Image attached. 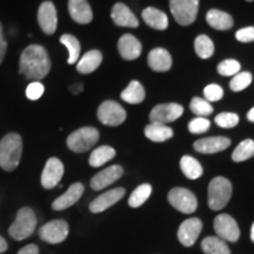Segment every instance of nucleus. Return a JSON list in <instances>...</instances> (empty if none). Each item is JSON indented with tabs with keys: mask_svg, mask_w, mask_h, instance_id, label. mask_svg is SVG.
<instances>
[{
	"mask_svg": "<svg viewBox=\"0 0 254 254\" xmlns=\"http://www.w3.org/2000/svg\"><path fill=\"white\" fill-rule=\"evenodd\" d=\"M147 62L150 67L157 72H167L172 67V57L168 51L161 47L153 49L148 53Z\"/></svg>",
	"mask_w": 254,
	"mask_h": 254,
	"instance_id": "nucleus-22",
	"label": "nucleus"
},
{
	"mask_svg": "<svg viewBox=\"0 0 254 254\" xmlns=\"http://www.w3.org/2000/svg\"><path fill=\"white\" fill-rule=\"evenodd\" d=\"M240 67L239 62L234 59H227L219 64L217 69L219 74L224 75V77H231V75L238 74L240 72Z\"/></svg>",
	"mask_w": 254,
	"mask_h": 254,
	"instance_id": "nucleus-37",
	"label": "nucleus"
},
{
	"mask_svg": "<svg viewBox=\"0 0 254 254\" xmlns=\"http://www.w3.org/2000/svg\"><path fill=\"white\" fill-rule=\"evenodd\" d=\"M116 150L111 146H100V147H97L92 152L90 159H88V163L92 167H100L106 164L107 161L112 160L116 157Z\"/></svg>",
	"mask_w": 254,
	"mask_h": 254,
	"instance_id": "nucleus-28",
	"label": "nucleus"
},
{
	"mask_svg": "<svg viewBox=\"0 0 254 254\" xmlns=\"http://www.w3.org/2000/svg\"><path fill=\"white\" fill-rule=\"evenodd\" d=\"M254 155V141L252 139H246L241 141L237 146L236 150L232 153V159L236 163H241V161L249 160Z\"/></svg>",
	"mask_w": 254,
	"mask_h": 254,
	"instance_id": "nucleus-34",
	"label": "nucleus"
},
{
	"mask_svg": "<svg viewBox=\"0 0 254 254\" xmlns=\"http://www.w3.org/2000/svg\"><path fill=\"white\" fill-rule=\"evenodd\" d=\"M120 97L128 104H140L145 99V88L139 81L132 80L122 92Z\"/></svg>",
	"mask_w": 254,
	"mask_h": 254,
	"instance_id": "nucleus-27",
	"label": "nucleus"
},
{
	"mask_svg": "<svg viewBox=\"0 0 254 254\" xmlns=\"http://www.w3.org/2000/svg\"><path fill=\"white\" fill-rule=\"evenodd\" d=\"M38 23L45 34H53L58 26L56 6L52 1H44L38 9Z\"/></svg>",
	"mask_w": 254,
	"mask_h": 254,
	"instance_id": "nucleus-12",
	"label": "nucleus"
},
{
	"mask_svg": "<svg viewBox=\"0 0 254 254\" xmlns=\"http://www.w3.org/2000/svg\"><path fill=\"white\" fill-rule=\"evenodd\" d=\"M45 87L39 81H33L26 88V97L30 100H38L44 94Z\"/></svg>",
	"mask_w": 254,
	"mask_h": 254,
	"instance_id": "nucleus-41",
	"label": "nucleus"
},
{
	"mask_svg": "<svg viewBox=\"0 0 254 254\" xmlns=\"http://www.w3.org/2000/svg\"><path fill=\"white\" fill-rule=\"evenodd\" d=\"M6 51H7V43H6L5 38H4V32H2V26L0 24V64L2 63L5 56H6Z\"/></svg>",
	"mask_w": 254,
	"mask_h": 254,
	"instance_id": "nucleus-43",
	"label": "nucleus"
},
{
	"mask_svg": "<svg viewBox=\"0 0 254 254\" xmlns=\"http://www.w3.org/2000/svg\"><path fill=\"white\" fill-rule=\"evenodd\" d=\"M124 195H125V190H124L123 187L107 190V192L103 193L101 195L97 196V198L91 202L90 211L92 213H100V212H104L105 209L110 208L111 206H113L116 202H118Z\"/></svg>",
	"mask_w": 254,
	"mask_h": 254,
	"instance_id": "nucleus-17",
	"label": "nucleus"
},
{
	"mask_svg": "<svg viewBox=\"0 0 254 254\" xmlns=\"http://www.w3.org/2000/svg\"><path fill=\"white\" fill-rule=\"evenodd\" d=\"M71 91H72V93H74V94L80 93V92L82 91V86H81V85H79V84L73 85V86L71 87Z\"/></svg>",
	"mask_w": 254,
	"mask_h": 254,
	"instance_id": "nucleus-46",
	"label": "nucleus"
},
{
	"mask_svg": "<svg viewBox=\"0 0 254 254\" xmlns=\"http://www.w3.org/2000/svg\"><path fill=\"white\" fill-rule=\"evenodd\" d=\"M194 50L196 55L201 59L211 58L214 53L213 41L205 34H200L199 37H196L194 41Z\"/></svg>",
	"mask_w": 254,
	"mask_h": 254,
	"instance_id": "nucleus-33",
	"label": "nucleus"
},
{
	"mask_svg": "<svg viewBox=\"0 0 254 254\" xmlns=\"http://www.w3.org/2000/svg\"><path fill=\"white\" fill-rule=\"evenodd\" d=\"M60 43L66 47L68 51V64L73 65V64L78 63L79 56H80V43L79 40L72 34H63L60 38Z\"/></svg>",
	"mask_w": 254,
	"mask_h": 254,
	"instance_id": "nucleus-31",
	"label": "nucleus"
},
{
	"mask_svg": "<svg viewBox=\"0 0 254 254\" xmlns=\"http://www.w3.org/2000/svg\"><path fill=\"white\" fill-rule=\"evenodd\" d=\"M37 227V217L30 207H23L18 211L17 218L8 228L9 236L14 240H24L33 234Z\"/></svg>",
	"mask_w": 254,
	"mask_h": 254,
	"instance_id": "nucleus-3",
	"label": "nucleus"
},
{
	"mask_svg": "<svg viewBox=\"0 0 254 254\" xmlns=\"http://www.w3.org/2000/svg\"><path fill=\"white\" fill-rule=\"evenodd\" d=\"M201 249L205 254H231L230 247L218 237H207L201 241Z\"/></svg>",
	"mask_w": 254,
	"mask_h": 254,
	"instance_id": "nucleus-29",
	"label": "nucleus"
},
{
	"mask_svg": "<svg viewBox=\"0 0 254 254\" xmlns=\"http://www.w3.org/2000/svg\"><path fill=\"white\" fill-rule=\"evenodd\" d=\"M118 50L120 56L126 60H134L141 55L140 41L132 34H124L118 41Z\"/></svg>",
	"mask_w": 254,
	"mask_h": 254,
	"instance_id": "nucleus-21",
	"label": "nucleus"
},
{
	"mask_svg": "<svg viewBox=\"0 0 254 254\" xmlns=\"http://www.w3.org/2000/svg\"><path fill=\"white\" fill-rule=\"evenodd\" d=\"M202 230V222L198 218H190L182 222L178 230V239L184 246L190 247L195 244Z\"/></svg>",
	"mask_w": 254,
	"mask_h": 254,
	"instance_id": "nucleus-14",
	"label": "nucleus"
},
{
	"mask_svg": "<svg viewBox=\"0 0 254 254\" xmlns=\"http://www.w3.org/2000/svg\"><path fill=\"white\" fill-rule=\"evenodd\" d=\"M204 95L207 101H218L224 97V90L217 84H211L205 87Z\"/></svg>",
	"mask_w": 254,
	"mask_h": 254,
	"instance_id": "nucleus-40",
	"label": "nucleus"
},
{
	"mask_svg": "<svg viewBox=\"0 0 254 254\" xmlns=\"http://www.w3.org/2000/svg\"><path fill=\"white\" fill-rule=\"evenodd\" d=\"M99 140V132L94 127H81L68 135L66 144L69 150L75 153L90 151Z\"/></svg>",
	"mask_w": 254,
	"mask_h": 254,
	"instance_id": "nucleus-5",
	"label": "nucleus"
},
{
	"mask_svg": "<svg viewBox=\"0 0 254 254\" xmlns=\"http://www.w3.org/2000/svg\"><path fill=\"white\" fill-rule=\"evenodd\" d=\"M51 60L46 49L41 45H30L23 51L19 62V72L30 80H41L49 74Z\"/></svg>",
	"mask_w": 254,
	"mask_h": 254,
	"instance_id": "nucleus-1",
	"label": "nucleus"
},
{
	"mask_svg": "<svg viewBox=\"0 0 254 254\" xmlns=\"http://www.w3.org/2000/svg\"><path fill=\"white\" fill-rule=\"evenodd\" d=\"M98 119L107 126H119L126 120V112L116 101L106 100L98 109Z\"/></svg>",
	"mask_w": 254,
	"mask_h": 254,
	"instance_id": "nucleus-8",
	"label": "nucleus"
},
{
	"mask_svg": "<svg viewBox=\"0 0 254 254\" xmlns=\"http://www.w3.org/2000/svg\"><path fill=\"white\" fill-rule=\"evenodd\" d=\"M206 20L211 27L218 31L230 30L233 26V18L226 12L219 11V9H209L206 14Z\"/></svg>",
	"mask_w": 254,
	"mask_h": 254,
	"instance_id": "nucleus-25",
	"label": "nucleus"
},
{
	"mask_svg": "<svg viewBox=\"0 0 254 254\" xmlns=\"http://www.w3.org/2000/svg\"><path fill=\"white\" fill-rule=\"evenodd\" d=\"M23 154V139L18 133H8L0 140V167L12 172L19 166Z\"/></svg>",
	"mask_w": 254,
	"mask_h": 254,
	"instance_id": "nucleus-2",
	"label": "nucleus"
},
{
	"mask_svg": "<svg viewBox=\"0 0 254 254\" xmlns=\"http://www.w3.org/2000/svg\"><path fill=\"white\" fill-rule=\"evenodd\" d=\"M211 127V123L208 119L202 118V117H196L193 120H190L189 124V131L193 134H201L208 131V128Z\"/></svg>",
	"mask_w": 254,
	"mask_h": 254,
	"instance_id": "nucleus-39",
	"label": "nucleus"
},
{
	"mask_svg": "<svg viewBox=\"0 0 254 254\" xmlns=\"http://www.w3.org/2000/svg\"><path fill=\"white\" fill-rule=\"evenodd\" d=\"M7 241H6L4 238L0 237V253H4L6 250H7Z\"/></svg>",
	"mask_w": 254,
	"mask_h": 254,
	"instance_id": "nucleus-45",
	"label": "nucleus"
},
{
	"mask_svg": "<svg viewBox=\"0 0 254 254\" xmlns=\"http://www.w3.org/2000/svg\"><path fill=\"white\" fill-rule=\"evenodd\" d=\"M69 227L65 220H52L44 225L39 230L41 240L49 244H60L68 236Z\"/></svg>",
	"mask_w": 254,
	"mask_h": 254,
	"instance_id": "nucleus-9",
	"label": "nucleus"
},
{
	"mask_svg": "<svg viewBox=\"0 0 254 254\" xmlns=\"http://www.w3.org/2000/svg\"><path fill=\"white\" fill-rule=\"evenodd\" d=\"M84 185L80 183H74L69 186V189L66 190L64 194L58 196L52 204V208L55 211H64V209L71 207L74 205L79 199L81 198L84 193Z\"/></svg>",
	"mask_w": 254,
	"mask_h": 254,
	"instance_id": "nucleus-18",
	"label": "nucleus"
},
{
	"mask_svg": "<svg viewBox=\"0 0 254 254\" xmlns=\"http://www.w3.org/2000/svg\"><path fill=\"white\" fill-rule=\"evenodd\" d=\"M237 40H239L240 43H251V41H254V27H245L241 28L236 33Z\"/></svg>",
	"mask_w": 254,
	"mask_h": 254,
	"instance_id": "nucleus-42",
	"label": "nucleus"
},
{
	"mask_svg": "<svg viewBox=\"0 0 254 254\" xmlns=\"http://www.w3.org/2000/svg\"><path fill=\"white\" fill-rule=\"evenodd\" d=\"M124 174V170L119 165H113L105 170L100 171L91 179V187L94 190H104L105 187L112 185L117 180H119Z\"/></svg>",
	"mask_w": 254,
	"mask_h": 254,
	"instance_id": "nucleus-15",
	"label": "nucleus"
},
{
	"mask_svg": "<svg viewBox=\"0 0 254 254\" xmlns=\"http://www.w3.org/2000/svg\"><path fill=\"white\" fill-rule=\"evenodd\" d=\"M180 168L185 177L190 180H195L202 176V166L196 159L190 155H184L180 159Z\"/></svg>",
	"mask_w": 254,
	"mask_h": 254,
	"instance_id": "nucleus-30",
	"label": "nucleus"
},
{
	"mask_svg": "<svg viewBox=\"0 0 254 254\" xmlns=\"http://www.w3.org/2000/svg\"><path fill=\"white\" fill-rule=\"evenodd\" d=\"M251 240H252L254 243V222L252 225V228H251Z\"/></svg>",
	"mask_w": 254,
	"mask_h": 254,
	"instance_id": "nucleus-48",
	"label": "nucleus"
},
{
	"mask_svg": "<svg viewBox=\"0 0 254 254\" xmlns=\"http://www.w3.org/2000/svg\"><path fill=\"white\" fill-rule=\"evenodd\" d=\"M111 17H112L113 23L118 26L133 28L139 26V20L136 19L134 13L123 2H118L113 6Z\"/></svg>",
	"mask_w": 254,
	"mask_h": 254,
	"instance_id": "nucleus-20",
	"label": "nucleus"
},
{
	"mask_svg": "<svg viewBox=\"0 0 254 254\" xmlns=\"http://www.w3.org/2000/svg\"><path fill=\"white\" fill-rule=\"evenodd\" d=\"M184 113V107L179 104H161L155 106L150 113L151 123H158L166 125L168 123L176 122Z\"/></svg>",
	"mask_w": 254,
	"mask_h": 254,
	"instance_id": "nucleus-11",
	"label": "nucleus"
},
{
	"mask_svg": "<svg viewBox=\"0 0 254 254\" xmlns=\"http://www.w3.org/2000/svg\"><path fill=\"white\" fill-rule=\"evenodd\" d=\"M101 62H103V55L100 51L92 50L88 51L81 57L80 60H78L77 64V71L82 74H90V73L94 72L95 69L100 66Z\"/></svg>",
	"mask_w": 254,
	"mask_h": 254,
	"instance_id": "nucleus-23",
	"label": "nucleus"
},
{
	"mask_svg": "<svg viewBox=\"0 0 254 254\" xmlns=\"http://www.w3.org/2000/svg\"><path fill=\"white\" fill-rule=\"evenodd\" d=\"M168 201L174 208L185 214L194 213L198 207V200L192 192L183 187H176L168 193Z\"/></svg>",
	"mask_w": 254,
	"mask_h": 254,
	"instance_id": "nucleus-7",
	"label": "nucleus"
},
{
	"mask_svg": "<svg viewBox=\"0 0 254 254\" xmlns=\"http://www.w3.org/2000/svg\"><path fill=\"white\" fill-rule=\"evenodd\" d=\"M231 140L226 136H209L196 140L193 145L194 150L199 153L204 154H213L218 152L225 151L227 147H230Z\"/></svg>",
	"mask_w": 254,
	"mask_h": 254,
	"instance_id": "nucleus-16",
	"label": "nucleus"
},
{
	"mask_svg": "<svg viewBox=\"0 0 254 254\" xmlns=\"http://www.w3.org/2000/svg\"><path fill=\"white\" fill-rule=\"evenodd\" d=\"M215 124L222 128H232L239 124V116L236 113L224 112L215 117Z\"/></svg>",
	"mask_w": 254,
	"mask_h": 254,
	"instance_id": "nucleus-38",
	"label": "nucleus"
},
{
	"mask_svg": "<svg viewBox=\"0 0 254 254\" xmlns=\"http://www.w3.org/2000/svg\"><path fill=\"white\" fill-rule=\"evenodd\" d=\"M252 74L250 72H239L236 74L230 82V87L232 91L234 92H240L245 90L251 85L252 82Z\"/></svg>",
	"mask_w": 254,
	"mask_h": 254,
	"instance_id": "nucleus-36",
	"label": "nucleus"
},
{
	"mask_svg": "<svg viewBox=\"0 0 254 254\" xmlns=\"http://www.w3.org/2000/svg\"><path fill=\"white\" fill-rule=\"evenodd\" d=\"M170 9L182 26L194 23L199 9V0H170Z\"/></svg>",
	"mask_w": 254,
	"mask_h": 254,
	"instance_id": "nucleus-6",
	"label": "nucleus"
},
{
	"mask_svg": "<svg viewBox=\"0 0 254 254\" xmlns=\"http://www.w3.org/2000/svg\"><path fill=\"white\" fill-rule=\"evenodd\" d=\"M146 138L154 142H163L173 136V129L167 125L158 123H151L145 128Z\"/></svg>",
	"mask_w": 254,
	"mask_h": 254,
	"instance_id": "nucleus-26",
	"label": "nucleus"
},
{
	"mask_svg": "<svg viewBox=\"0 0 254 254\" xmlns=\"http://www.w3.org/2000/svg\"><path fill=\"white\" fill-rule=\"evenodd\" d=\"M190 109L195 116L202 117V118H206V117L213 112V107L209 104V101L206 99H201V98L198 97H194L192 101H190Z\"/></svg>",
	"mask_w": 254,
	"mask_h": 254,
	"instance_id": "nucleus-35",
	"label": "nucleus"
},
{
	"mask_svg": "<svg viewBox=\"0 0 254 254\" xmlns=\"http://www.w3.org/2000/svg\"><path fill=\"white\" fill-rule=\"evenodd\" d=\"M214 231L224 241L236 243L240 238V230L237 221L228 214H219L214 219Z\"/></svg>",
	"mask_w": 254,
	"mask_h": 254,
	"instance_id": "nucleus-10",
	"label": "nucleus"
},
{
	"mask_svg": "<svg viewBox=\"0 0 254 254\" xmlns=\"http://www.w3.org/2000/svg\"><path fill=\"white\" fill-rule=\"evenodd\" d=\"M18 254H39V249L34 244H30V245L23 247Z\"/></svg>",
	"mask_w": 254,
	"mask_h": 254,
	"instance_id": "nucleus-44",
	"label": "nucleus"
},
{
	"mask_svg": "<svg viewBox=\"0 0 254 254\" xmlns=\"http://www.w3.org/2000/svg\"><path fill=\"white\" fill-rule=\"evenodd\" d=\"M152 193V186L150 184H142L133 190L131 196L128 198V205L133 208L140 207L142 204L147 201Z\"/></svg>",
	"mask_w": 254,
	"mask_h": 254,
	"instance_id": "nucleus-32",
	"label": "nucleus"
},
{
	"mask_svg": "<svg viewBox=\"0 0 254 254\" xmlns=\"http://www.w3.org/2000/svg\"><path fill=\"white\" fill-rule=\"evenodd\" d=\"M68 12L78 24H88L93 19V12L87 0H68Z\"/></svg>",
	"mask_w": 254,
	"mask_h": 254,
	"instance_id": "nucleus-19",
	"label": "nucleus"
},
{
	"mask_svg": "<svg viewBox=\"0 0 254 254\" xmlns=\"http://www.w3.org/2000/svg\"><path fill=\"white\" fill-rule=\"evenodd\" d=\"M64 176V165L58 158H50L41 174V185L44 189L51 190L56 187Z\"/></svg>",
	"mask_w": 254,
	"mask_h": 254,
	"instance_id": "nucleus-13",
	"label": "nucleus"
},
{
	"mask_svg": "<svg viewBox=\"0 0 254 254\" xmlns=\"http://www.w3.org/2000/svg\"><path fill=\"white\" fill-rule=\"evenodd\" d=\"M247 119H249L250 122L254 123V107H252V109L250 110V112L247 113Z\"/></svg>",
	"mask_w": 254,
	"mask_h": 254,
	"instance_id": "nucleus-47",
	"label": "nucleus"
},
{
	"mask_svg": "<svg viewBox=\"0 0 254 254\" xmlns=\"http://www.w3.org/2000/svg\"><path fill=\"white\" fill-rule=\"evenodd\" d=\"M246 1H253V0H246Z\"/></svg>",
	"mask_w": 254,
	"mask_h": 254,
	"instance_id": "nucleus-49",
	"label": "nucleus"
},
{
	"mask_svg": "<svg viewBox=\"0 0 254 254\" xmlns=\"http://www.w3.org/2000/svg\"><path fill=\"white\" fill-rule=\"evenodd\" d=\"M232 196V184L224 177H215L208 185V206L220 211L228 204Z\"/></svg>",
	"mask_w": 254,
	"mask_h": 254,
	"instance_id": "nucleus-4",
	"label": "nucleus"
},
{
	"mask_svg": "<svg viewBox=\"0 0 254 254\" xmlns=\"http://www.w3.org/2000/svg\"><path fill=\"white\" fill-rule=\"evenodd\" d=\"M142 19L148 26L154 30L163 31L168 27V18L160 9L154 7H147L142 11Z\"/></svg>",
	"mask_w": 254,
	"mask_h": 254,
	"instance_id": "nucleus-24",
	"label": "nucleus"
}]
</instances>
